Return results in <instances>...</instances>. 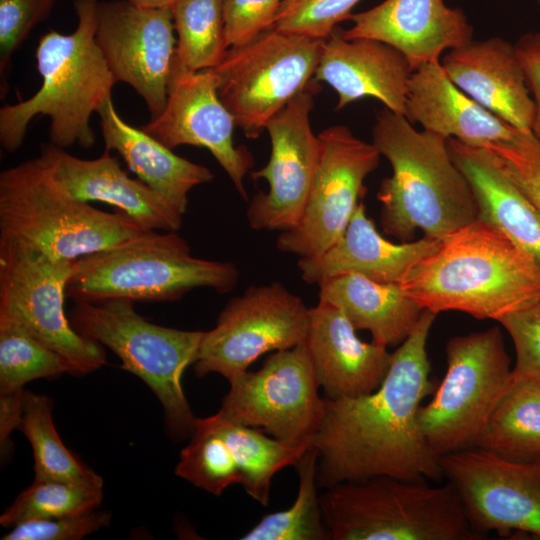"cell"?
<instances>
[{
	"label": "cell",
	"mask_w": 540,
	"mask_h": 540,
	"mask_svg": "<svg viewBox=\"0 0 540 540\" xmlns=\"http://www.w3.org/2000/svg\"><path fill=\"white\" fill-rule=\"evenodd\" d=\"M535 104L533 135L540 141V32L527 33L515 44Z\"/></svg>",
	"instance_id": "obj_43"
},
{
	"label": "cell",
	"mask_w": 540,
	"mask_h": 540,
	"mask_svg": "<svg viewBox=\"0 0 540 540\" xmlns=\"http://www.w3.org/2000/svg\"><path fill=\"white\" fill-rule=\"evenodd\" d=\"M96 42L116 80L144 100L151 119L167 102L177 37L171 8L99 1Z\"/></svg>",
	"instance_id": "obj_17"
},
{
	"label": "cell",
	"mask_w": 540,
	"mask_h": 540,
	"mask_svg": "<svg viewBox=\"0 0 540 540\" xmlns=\"http://www.w3.org/2000/svg\"><path fill=\"white\" fill-rule=\"evenodd\" d=\"M332 540H480L451 483L390 476L346 481L320 496Z\"/></svg>",
	"instance_id": "obj_7"
},
{
	"label": "cell",
	"mask_w": 540,
	"mask_h": 540,
	"mask_svg": "<svg viewBox=\"0 0 540 540\" xmlns=\"http://www.w3.org/2000/svg\"><path fill=\"white\" fill-rule=\"evenodd\" d=\"M405 117L423 130L480 147L511 141L519 131L458 88L439 61L411 73Z\"/></svg>",
	"instance_id": "obj_25"
},
{
	"label": "cell",
	"mask_w": 540,
	"mask_h": 540,
	"mask_svg": "<svg viewBox=\"0 0 540 540\" xmlns=\"http://www.w3.org/2000/svg\"><path fill=\"white\" fill-rule=\"evenodd\" d=\"M55 0H0L1 98L7 93L11 58L32 29L50 14Z\"/></svg>",
	"instance_id": "obj_38"
},
{
	"label": "cell",
	"mask_w": 540,
	"mask_h": 540,
	"mask_svg": "<svg viewBox=\"0 0 540 540\" xmlns=\"http://www.w3.org/2000/svg\"><path fill=\"white\" fill-rule=\"evenodd\" d=\"M234 126L232 114L219 97L213 71L188 70L174 61L164 110L141 128L172 150L181 145L207 149L238 194L248 200L244 179L253 157L246 147L234 145Z\"/></svg>",
	"instance_id": "obj_18"
},
{
	"label": "cell",
	"mask_w": 540,
	"mask_h": 540,
	"mask_svg": "<svg viewBox=\"0 0 540 540\" xmlns=\"http://www.w3.org/2000/svg\"><path fill=\"white\" fill-rule=\"evenodd\" d=\"M323 41L271 27L229 47L210 68L221 101L247 138H258L269 120L312 82Z\"/></svg>",
	"instance_id": "obj_10"
},
{
	"label": "cell",
	"mask_w": 540,
	"mask_h": 540,
	"mask_svg": "<svg viewBox=\"0 0 540 540\" xmlns=\"http://www.w3.org/2000/svg\"><path fill=\"white\" fill-rule=\"evenodd\" d=\"M70 373L67 361L20 325L0 318V394L32 380Z\"/></svg>",
	"instance_id": "obj_35"
},
{
	"label": "cell",
	"mask_w": 540,
	"mask_h": 540,
	"mask_svg": "<svg viewBox=\"0 0 540 540\" xmlns=\"http://www.w3.org/2000/svg\"><path fill=\"white\" fill-rule=\"evenodd\" d=\"M412 72L406 57L391 45L369 38L348 40L333 32L322 43L313 81L325 82L336 91L337 110L373 97L405 116Z\"/></svg>",
	"instance_id": "obj_22"
},
{
	"label": "cell",
	"mask_w": 540,
	"mask_h": 540,
	"mask_svg": "<svg viewBox=\"0 0 540 540\" xmlns=\"http://www.w3.org/2000/svg\"><path fill=\"white\" fill-rule=\"evenodd\" d=\"M102 498L101 477L84 482L34 479L1 514L0 524L13 528L27 521L91 511L99 507Z\"/></svg>",
	"instance_id": "obj_34"
},
{
	"label": "cell",
	"mask_w": 540,
	"mask_h": 540,
	"mask_svg": "<svg viewBox=\"0 0 540 540\" xmlns=\"http://www.w3.org/2000/svg\"><path fill=\"white\" fill-rule=\"evenodd\" d=\"M441 64L451 81L481 106L516 129L531 131L535 104L515 44L501 37L471 40L449 50Z\"/></svg>",
	"instance_id": "obj_23"
},
{
	"label": "cell",
	"mask_w": 540,
	"mask_h": 540,
	"mask_svg": "<svg viewBox=\"0 0 540 540\" xmlns=\"http://www.w3.org/2000/svg\"><path fill=\"white\" fill-rule=\"evenodd\" d=\"M25 390L10 394H0V446L1 455L6 457L11 450L10 434L17 429Z\"/></svg>",
	"instance_id": "obj_44"
},
{
	"label": "cell",
	"mask_w": 540,
	"mask_h": 540,
	"mask_svg": "<svg viewBox=\"0 0 540 540\" xmlns=\"http://www.w3.org/2000/svg\"><path fill=\"white\" fill-rule=\"evenodd\" d=\"M361 0H283L273 28L316 40H325L336 25L348 20Z\"/></svg>",
	"instance_id": "obj_37"
},
{
	"label": "cell",
	"mask_w": 540,
	"mask_h": 540,
	"mask_svg": "<svg viewBox=\"0 0 540 540\" xmlns=\"http://www.w3.org/2000/svg\"><path fill=\"white\" fill-rule=\"evenodd\" d=\"M498 323L514 344L513 372L540 378V301L501 318Z\"/></svg>",
	"instance_id": "obj_41"
},
{
	"label": "cell",
	"mask_w": 540,
	"mask_h": 540,
	"mask_svg": "<svg viewBox=\"0 0 540 540\" xmlns=\"http://www.w3.org/2000/svg\"><path fill=\"white\" fill-rule=\"evenodd\" d=\"M305 344L317 383L328 399L375 391L392 358L387 347L362 341L341 310L320 300L309 309Z\"/></svg>",
	"instance_id": "obj_20"
},
{
	"label": "cell",
	"mask_w": 540,
	"mask_h": 540,
	"mask_svg": "<svg viewBox=\"0 0 540 540\" xmlns=\"http://www.w3.org/2000/svg\"><path fill=\"white\" fill-rule=\"evenodd\" d=\"M318 139L319 157L303 215L276 240L278 250L299 258L319 256L342 237L366 193L364 180L381 156L373 143L345 125L326 128Z\"/></svg>",
	"instance_id": "obj_14"
},
{
	"label": "cell",
	"mask_w": 540,
	"mask_h": 540,
	"mask_svg": "<svg viewBox=\"0 0 540 540\" xmlns=\"http://www.w3.org/2000/svg\"><path fill=\"white\" fill-rule=\"evenodd\" d=\"M475 447L514 460L540 455V378L512 371Z\"/></svg>",
	"instance_id": "obj_29"
},
{
	"label": "cell",
	"mask_w": 540,
	"mask_h": 540,
	"mask_svg": "<svg viewBox=\"0 0 540 540\" xmlns=\"http://www.w3.org/2000/svg\"><path fill=\"white\" fill-rule=\"evenodd\" d=\"M439 462L478 533L540 537V455L514 460L472 447L443 455Z\"/></svg>",
	"instance_id": "obj_15"
},
{
	"label": "cell",
	"mask_w": 540,
	"mask_h": 540,
	"mask_svg": "<svg viewBox=\"0 0 540 540\" xmlns=\"http://www.w3.org/2000/svg\"><path fill=\"white\" fill-rule=\"evenodd\" d=\"M74 261H57L0 239V318L10 320L61 355L71 374L107 363L104 346L80 335L64 311Z\"/></svg>",
	"instance_id": "obj_11"
},
{
	"label": "cell",
	"mask_w": 540,
	"mask_h": 540,
	"mask_svg": "<svg viewBox=\"0 0 540 540\" xmlns=\"http://www.w3.org/2000/svg\"><path fill=\"white\" fill-rule=\"evenodd\" d=\"M436 313L423 309L414 329L392 352L389 370L373 392L325 399L312 445L318 452L317 484L375 476L403 480L443 478L439 458L418 424L423 400L436 390L427 340Z\"/></svg>",
	"instance_id": "obj_1"
},
{
	"label": "cell",
	"mask_w": 540,
	"mask_h": 540,
	"mask_svg": "<svg viewBox=\"0 0 540 540\" xmlns=\"http://www.w3.org/2000/svg\"><path fill=\"white\" fill-rule=\"evenodd\" d=\"M309 309L278 281L248 287L228 300L215 327L204 332L196 376L217 373L230 382L261 355L305 342Z\"/></svg>",
	"instance_id": "obj_12"
},
{
	"label": "cell",
	"mask_w": 540,
	"mask_h": 540,
	"mask_svg": "<svg viewBox=\"0 0 540 540\" xmlns=\"http://www.w3.org/2000/svg\"><path fill=\"white\" fill-rule=\"evenodd\" d=\"M105 149L116 151L137 177L185 215L189 192L209 183L213 173L205 166L176 155L172 149L128 124L118 114L112 97L97 111Z\"/></svg>",
	"instance_id": "obj_27"
},
{
	"label": "cell",
	"mask_w": 540,
	"mask_h": 540,
	"mask_svg": "<svg viewBox=\"0 0 540 540\" xmlns=\"http://www.w3.org/2000/svg\"><path fill=\"white\" fill-rule=\"evenodd\" d=\"M52 400L24 391L17 429L30 442L35 479L84 482L100 476L81 463L62 442L53 422Z\"/></svg>",
	"instance_id": "obj_31"
},
{
	"label": "cell",
	"mask_w": 540,
	"mask_h": 540,
	"mask_svg": "<svg viewBox=\"0 0 540 540\" xmlns=\"http://www.w3.org/2000/svg\"><path fill=\"white\" fill-rule=\"evenodd\" d=\"M316 92L317 82L312 81L266 124L269 161L250 175L266 180L268 191L255 194L246 210L255 231H288L303 215L319 157V139L310 121Z\"/></svg>",
	"instance_id": "obj_16"
},
{
	"label": "cell",
	"mask_w": 540,
	"mask_h": 540,
	"mask_svg": "<svg viewBox=\"0 0 540 540\" xmlns=\"http://www.w3.org/2000/svg\"><path fill=\"white\" fill-rule=\"evenodd\" d=\"M171 11L177 34L176 63L193 71L215 67L228 49L224 0H177Z\"/></svg>",
	"instance_id": "obj_33"
},
{
	"label": "cell",
	"mask_w": 540,
	"mask_h": 540,
	"mask_svg": "<svg viewBox=\"0 0 540 540\" xmlns=\"http://www.w3.org/2000/svg\"><path fill=\"white\" fill-rule=\"evenodd\" d=\"M40 157L55 180L78 200L112 205L147 230L177 232L182 226L183 216L139 178L129 177L109 150L86 160L49 142L41 146Z\"/></svg>",
	"instance_id": "obj_21"
},
{
	"label": "cell",
	"mask_w": 540,
	"mask_h": 540,
	"mask_svg": "<svg viewBox=\"0 0 540 540\" xmlns=\"http://www.w3.org/2000/svg\"><path fill=\"white\" fill-rule=\"evenodd\" d=\"M229 383L220 415L287 443L312 445L325 399L305 342L275 351L260 369L247 370Z\"/></svg>",
	"instance_id": "obj_13"
},
{
	"label": "cell",
	"mask_w": 540,
	"mask_h": 540,
	"mask_svg": "<svg viewBox=\"0 0 540 540\" xmlns=\"http://www.w3.org/2000/svg\"><path fill=\"white\" fill-rule=\"evenodd\" d=\"M299 485L288 509L265 515L242 540H329L317 495L318 452L311 445L296 465Z\"/></svg>",
	"instance_id": "obj_32"
},
{
	"label": "cell",
	"mask_w": 540,
	"mask_h": 540,
	"mask_svg": "<svg viewBox=\"0 0 540 540\" xmlns=\"http://www.w3.org/2000/svg\"><path fill=\"white\" fill-rule=\"evenodd\" d=\"M537 1H538L539 5H540V0H537Z\"/></svg>",
	"instance_id": "obj_46"
},
{
	"label": "cell",
	"mask_w": 540,
	"mask_h": 540,
	"mask_svg": "<svg viewBox=\"0 0 540 540\" xmlns=\"http://www.w3.org/2000/svg\"><path fill=\"white\" fill-rule=\"evenodd\" d=\"M111 513L94 509L91 511L37 519L20 523L2 540H80L87 535L109 526Z\"/></svg>",
	"instance_id": "obj_40"
},
{
	"label": "cell",
	"mask_w": 540,
	"mask_h": 540,
	"mask_svg": "<svg viewBox=\"0 0 540 540\" xmlns=\"http://www.w3.org/2000/svg\"><path fill=\"white\" fill-rule=\"evenodd\" d=\"M445 352L446 373L418 411L420 430L438 458L475 447L513 371L498 326L454 336Z\"/></svg>",
	"instance_id": "obj_9"
},
{
	"label": "cell",
	"mask_w": 540,
	"mask_h": 540,
	"mask_svg": "<svg viewBox=\"0 0 540 540\" xmlns=\"http://www.w3.org/2000/svg\"><path fill=\"white\" fill-rule=\"evenodd\" d=\"M319 300L337 307L356 330L369 331L373 342L387 348L404 342L423 311L399 284L355 273L321 283Z\"/></svg>",
	"instance_id": "obj_28"
},
{
	"label": "cell",
	"mask_w": 540,
	"mask_h": 540,
	"mask_svg": "<svg viewBox=\"0 0 540 540\" xmlns=\"http://www.w3.org/2000/svg\"><path fill=\"white\" fill-rule=\"evenodd\" d=\"M283 0H224L227 47L245 44L273 26Z\"/></svg>",
	"instance_id": "obj_42"
},
{
	"label": "cell",
	"mask_w": 540,
	"mask_h": 540,
	"mask_svg": "<svg viewBox=\"0 0 540 540\" xmlns=\"http://www.w3.org/2000/svg\"><path fill=\"white\" fill-rule=\"evenodd\" d=\"M175 474L214 496L241 483L240 469L225 440L197 418L190 442L180 452Z\"/></svg>",
	"instance_id": "obj_36"
},
{
	"label": "cell",
	"mask_w": 540,
	"mask_h": 540,
	"mask_svg": "<svg viewBox=\"0 0 540 540\" xmlns=\"http://www.w3.org/2000/svg\"><path fill=\"white\" fill-rule=\"evenodd\" d=\"M452 160L466 177L483 220L540 264V212L499 157L485 147L448 138Z\"/></svg>",
	"instance_id": "obj_26"
},
{
	"label": "cell",
	"mask_w": 540,
	"mask_h": 540,
	"mask_svg": "<svg viewBox=\"0 0 540 540\" xmlns=\"http://www.w3.org/2000/svg\"><path fill=\"white\" fill-rule=\"evenodd\" d=\"M197 421L225 440L240 469L244 491L264 507L270 500L274 475L283 468L296 466L311 446L268 437L263 430L232 422L218 412Z\"/></svg>",
	"instance_id": "obj_30"
},
{
	"label": "cell",
	"mask_w": 540,
	"mask_h": 540,
	"mask_svg": "<svg viewBox=\"0 0 540 540\" xmlns=\"http://www.w3.org/2000/svg\"><path fill=\"white\" fill-rule=\"evenodd\" d=\"M151 232L119 210L71 196L40 156L0 173V239L50 259L74 261Z\"/></svg>",
	"instance_id": "obj_5"
},
{
	"label": "cell",
	"mask_w": 540,
	"mask_h": 540,
	"mask_svg": "<svg viewBox=\"0 0 540 540\" xmlns=\"http://www.w3.org/2000/svg\"><path fill=\"white\" fill-rule=\"evenodd\" d=\"M134 304L125 299L75 302L68 317L80 335L110 349L123 369L150 387L172 438L191 437L197 417L184 394L182 377L196 361L204 332L151 323Z\"/></svg>",
	"instance_id": "obj_8"
},
{
	"label": "cell",
	"mask_w": 540,
	"mask_h": 540,
	"mask_svg": "<svg viewBox=\"0 0 540 540\" xmlns=\"http://www.w3.org/2000/svg\"><path fill=\"white\" fill-rule=\"evenodd\" d=\"M98 0H74L76 29L70 34L49 31L36 48L39 90L30 98L0 109V143L17 151L31 120L50 119V143L66 149H90L96 141L90 118L111 98L116 80L96 42Z\"/></svg>",
	"instance_id": "obj_4"
},
{
	"label": "cell",
	"mask_w": 540,
	"mask_h": 540,
	"mask_svg": "<svg viewBox=\"0 0 540 540\" xmlns=\"http://www.w3.org/2000/svg\"><path fill=\"white\" fill-rule=\"evenodd\" d=\"M345 39H375L399 50L412 71L439 61L445 50L473 40L464 11L443 0H384L371 9L351 14Z\"/></svg>",
	"instance_id": "obj_19"
},
{
	"label": "cell",
	"mask_w": 540,
	"mask_h": 540,
	"mask_svg": "<svg viewBox=\"0 0 540 540\" xmlns=\"http://www.w3.org/2000/svg\"><path fill=\"white\" fill-rule=\"evenodd\" d=\"M372 143L392 174L377 192L383 232L401 242L417 230L441 239L477 219L473 191L450 155L447 138L417 131L401 114L384 107L375 118Z\"/></svg>",
	"instance_id": "obj_3"
},
{
	"label": "cell",
	"mask_w": 540,
	"mask_h": 540,
	"mask_svg": "<svg viewBox=\"0 0 540 540\" xmlns=\"http://www.w3.org/2000/svg\"><path fill=\"white\" fill-rule=\"evenodd\" d=\"M398 284L422 309L498 322L540 301V264L476 219L441 238Z\"/></svg>",
	"instance_id": "obj_2"
},
{
	"label": "cell",
	"mask_w": 540,
	"mask_h": 540,
	"mask_svg": "<svg viewBox=\"0 0 540 540\" xmlns=\"http://www.w3.org/2000/svg\"><path fill=\"white\" fill-rule=\"evenodd\" d=\"M239 277L233 262L194 257L188 242L176 232L153 231L74 260L65 295L74 303L173 302L196 288L229 293Z\"/></svg>",
	"instance_id": "obj_6"
},
{
	"label": "cell",
	"mask_w": 540,
	"mask_h": 540,
	"mask_svg": "<svg viewBox=\"0 0 540 540\" xmlns=\"http://www.w3.org/2000/svg\"><path fill=\"white\" fill-rule=\"evenodd\" d=\"M509 175L540 212V141L531 131L519 130L508 142L488 143Z\"/></svg>",
	"instance_id": "obj_39"
},
{
	"label": "cell",
	"mask_w": 540,
	"mask_h": 540,
	"mask_svg": "<svg viewBox=\"0 0 540 540\" xmlns=\"http://www.w3.org/2000/svg\"><path fill=\"white\" fill-rule=\"evenodd\" d=\"M439 241L424 236L397 244L385 239L360 201L342 237L319 256L299 258L297 265L302 280L318 286L349 273L398 284L418 261L436 249Z\"/></svg>",
	"instance_id": "obj_24"
},
{
	"label": "cell",
	"mask_w": 540,
	"mask_h": 540,
	"mask_svg": "<svg viewBox=\"0 0 540 540\" xmlns=\"http://www.w3.org/2000/svg\"><path fill=\"white\" fill-rule=\"evenodd\" d=\"M132 4L143 8H171L177 0H128Z\"/></svg>",
	"instance_id": "obj_45"
}]
</instances>
